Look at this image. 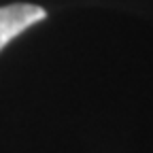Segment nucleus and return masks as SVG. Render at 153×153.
Segmentation results:
<instances>
[{"label":"nucleus","mask_w":153,"mask_h":153,"mask_svg":"<svg viewBox=\"0 0 153 153\" xmlns=\"http://www.w3.org/2000/svg\"><path fill=\"white\" fill-rule=\"evenodd\" d=\"M47 11L38 4L17 2L9 7H0V51H2L15 36H19L30 26L43 22Z\"/></svg>","instance_id":"nucleus-1"}]
</instances>
